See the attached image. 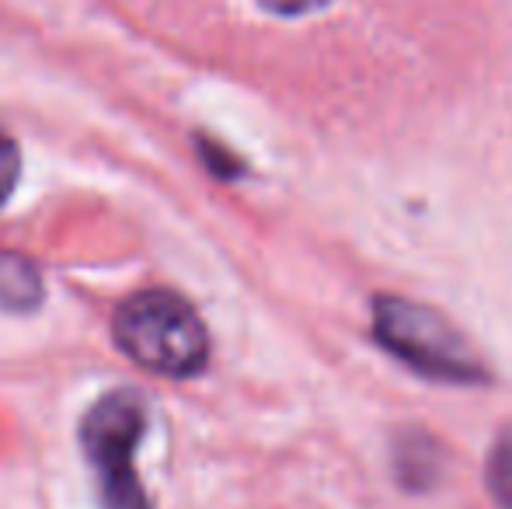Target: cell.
Returning <instances> with one entry per match:
<instances>
[{
	"label": "cell",
	"mask_w": 512,
	"mask_h": 509,
	"mask_svg": "<svg viewBox=\"0 0 512 509\" xmlns=\"http://www.w3.org/2000/svg\"><path fill=\"white\" fill-rule=\"evenodd\" d=\"M119 349L161 377H192L209 360V332L199 311L175 290H140L115 311Z\"/></svg>",
	"instance_id": "6da1fadb"
},
{
	"label": "cell",
	"mask_w": 512,
	"mask_h": 509,
	"mask_svg": "<svg viewBox=\"0 0 512 509\" xmlns=\"http://www.w3.org/2000/svg\"><path fill=\"white\" fill-rule=\"evenodd\" d=\"M377 335L398 360L415 367L425 377L439 381L474 384L485 377L478 353L453 325H446L436 311L398 297L377 300Z\"/></svg>",
	"instance_id": "7a4b0ae2"
},
{
	"label": "cell",
	"mask_w": 512,
	"mask_h": 509,
	"mask_svg": "<svg viewBox=\"0 0 512 509\" xmlns=\"http://www.w3.org/2000/svg\"><path fill=\"white\" fill-rule=\"evenodd\" d=\"M147 426V408L140 394L112 391L84 415L81 440L88 450V461L98 475L105 509H150L140 475L133 468L136 443Z\"/></svg>",
	"instance_id": "3957f363"
},
{
	"label": "cell",
	"mask_w": 512,
	"mask_h": 509,
	"mask_svg": "<svg viewBox=\"0 0 512 509\" xmlns=\"http://www.w3.org/2000/svg\"><path fill=\"white\" fill-rule=\"evenodd\" d=\"M42 304V276L32 258L0 248V311L25 314Z\"/></svg>",
	"instance_id": "277c9868"
},
{
	"label": "cell",
	"mask_w": 512,
	"mask_h": 509,
	"mask_svg": "<svg viewBox=\"0 0 512 509\" xmlns=\"http://www.w3.org/2000/svg\"><path fill=\"white\" fill-rule=\"evenodd\" d=\"M488 489L502 509H512V433L502 436L488 457Z\"/></svg>",
	"instance_id": "5b68a950"
},
{
	"label": "cell",
	"mask_w": 512,
	"mask_h": 509,
	"mask_svg": "<svg viewBox=\"0 0 512 509\" xmlns=\"http://www.w3.org/2000/svg\"><path fill=\"white\" fill-rule=\"evenodd\" d=\"M18 171H21V157L18 147H14L11 136L0 129V206L11 199L14 185H18Z\"/></svg>",
	"instance_id": "8992f818"
},
{
	"label": "cell",
	"mask_w": 512,
	"mask_h": 509,
	"mask_svg": "<svg viewBox=\"0 0 512 509\" xmlns=\"http://www.w3.org/2000/svg\"><path fill=\"white\" fill-rule=\"evenodd\" d=\"M324 4H328V0H262V7H269V11H276V14H310Z\"/></svg>",
	"instance_id": "52a82bcc"
}]
</instances>
